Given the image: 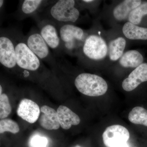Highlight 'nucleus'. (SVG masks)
<instances>
[{"mask_svg":"<svg viewBox=\"0 0 147 147\" xmlns=\"http://www.w3.org/2000/svg\"><path fill=\"white\" fill-rule=\"evenodd\" d=\"M26 38L28 47L43 62L53 66L59 64L51 54L50 47L42 38L39 30L32 29Z\"/></svg>","mask_w":147,"mask_h":147,"instance_id":"39448f33","label":"nucleus"},{"mask_svg":"<svg viewBox=\"0 0 147 147\" xmlns=\"http://www.w3.org/2000/svg\"><path fill=\"white\" fill-rule=\"evenodd\" d=\"M20 128L15 121L10 119H3L0 121V133L3 134L6 131H9L13 134H17Z\"/></svg>","mask_w":147,"mask_h":147,"instance_id":"aec40b11","label":"nucleus"},{"mask_svg":"<svg viewBox=\"0 0 147 147\" xmlns=\"http://www.w3.org/2000/svg\"><path fill=\"white\" fill-rule=\"evenodd\" d=\"M81 52L84 57L90 60H102L108 54V47L105 40L100 36L88 34Z\"/></svg>","mask_w":147,"mask_h":147,"instance_id":"423d86ee","label":"nucleus"},{"mask_svg":"<svg viewBox=\"0 0 147 147\" xmlns=\"http://www.w3.org/2000/svg\"></svg>","mask_w":147,"mask_h":147,"instance_id":"a878e982","label":"nucleus"},{"mask_svg":"<svg viewBox=\"0 0 147 147\" xmlns=\"http://www.w3.org/2000/svg\"><path fill=\"white\" fill-rule=\"evenodd\" d=\"M58 28L63 52L70 55L81 52L88 34L72 24H60Z\"/></svg>","mask_w":147,"mask_h":147,"instance_id":"f257e3e1","label":"nucleus"},{"mask_svg":"<svg viewBox=\"0 0 147 147\" xmlns=\"http://www.w3.org/2000/svg\"><path fill=\"white\" fill-rule=\"evenodd\" d=\"M114 147H129L128 145L127 144V143H123V144H121L117 145Z\"/></svg>","mask_w":147,"mask_h":147,"instance_id":"5701e85b","label":"nucleus"},{"mask_svg":"<svg viewBox=\"0 0 147 147\" xmlns=\"http://www.w3.org/2000/svg\"><path fill=\"white\" fill-rule=\"evenodd\" d=\"M4 2V1H3V0H1L0 1V8H1H1H2Z\"/></svg>","mask_w":147,"mask_h":147,"instance_id":"393cba45","label":"nucleus"},{"mask_svg":"<svg viewBox=\"0 0 147 147\" xmlns=\"http://www.w3.org/2000/svg\"><path fill=\"white\" fill-rule=\"evenodd\" d=\"M128 119L132 123L147 127V110L143 107H134L129 114Z\"/></svg>","mask_w":147,"mask_h":147,"instance_id":"a211bd4d","label":"nucleus"},{"mask_svg":"<svg viewBox=\"0 0 147 147\" xmlns=\"http://www.w3.org/2000/svg\"><path fill=\"white\" fill-rule=\"evenodd\" d=\"M45 1L42 0H24L21 2L18 11V18L24 19L34 15L41 8Z\"/></svg>","mask_w":147,"mask_h":147,"instance_id":"dca6fc26","label":"nucleus"},{"mask_svg":"<svg viewBox=\"0 0 147 147\" xmlns=\"http://www.w3.org/2000/svg\"><path fill=\"white\" fill-rule=\"evenodd\" d=\"M147 14V1H143L131 11L128 17V22L134 25L141 23L143 16Z\"/></svg>","mask_w":147,"mask_h":147,"instance_id":"6ab92c4d","label":"nucleus"},{"mask_svg":"<svg viewBox=\"0 0 147 147\" xmlns=\"http://www.w3.org/2000/svg\"><path fill=\"white\" fill-rule=\"evenodd\" d=\"M143 55L136 50H129L124 53L119 60V63L126 68H136L144 63Z\"/></svg>","mask_w":147,"mask_h":147,"instance_id":"4468645a","label":"nucleus"},{"mask_svg":"<svg viewBox=\"0 0 147 147\" xmlns=\"http://www.w3.org/2000/svg\"><path fill=\"white\" fill-rule=\"evenodd\" d=\"M74 0H59L49 9L51 20L61 24H71L76 22L80 16V11L76 7Z\"/></svg>","mask_w":147,"mask_h":147,"instance_id":"7ed1b4c3","label":"nucleus"},{"mask_svg":"<svg viewBox=\"0 0 147 147\" xmlns=\"http://www.w3.org/2000/svg\"><path fill=\"white\" fill-rule=\"evenodd\" d=\"M11 112L8 96L5 93L0 94V118L1 119L7 117Z\"/></svg>","mask_w":147,"mask_h":147,"instance_id":"412c9836","label":"nucleus"},{"mask_svg":"<svg viewBox=\"0 0 147 147\" xmlns=\"http://www.w3.org/2000/svg\"><path fill=\"white\" fill-rule=\"evenodd\" d=\"M40 109L37 103L30 99L24 98L20 101L17 110V115L24 120L34 123L39 118Z\"/></svg>","mask_w":147,"mask_h":147,"instance_id":"1a4fd4ad","label":"nucleus"},{"mask_svg":"<svg viewBox=\"0 0 147 147\" xmlns=\"http://www.w3.org/2000/svg\"><path fill=\"white\" fill-rule=\"evenodd\" d=\"M141 0H125L117 5L113 11L114 18L118 21H123L128 18L129 13L141 4Z\"/></svg>","mask_w":147,"mask_h":147,"instance_id":"ddd939ff","label":"nucleus"},{"mask_svg":"<svg viewBox=\"0 0 147 147\" xmlns=\"http://www.w3.org/2000/svg\"><path fill=\"white\" fill-rule=\"evenodd\" d=\"M147 82V63H143L134 69L128 77L123 80L122 86L124 90L130 92L136 89L140 84Z\"/></svg>","mask_w":147,"mask_h":147,"instance_id":"9d476101","label":"nucleus"},{"mask_svg":"<svg viewBox=\"0 0 147 147\" xmlns=\"http://www.w3.org/2000/svg\"><path fill=\"white\" fill-rule=\"evenodd\" d=\"M126 45V40L123 37L111 40L108 45V54L110 60L116 61L119 60L124 53Z\"/></svg>","mask_w":147,"mask_h":147,"instance_id":"f3484780","label":"nucleus"},{"mask_svg":"<svg viewBox=\"0 0 147 147\" xmlns=\"http://www.w3.org/2000/svg\"><path fill=\"white\" fill-rule=\"evenodd\" d=\"M102 140L106 147H114L117 145L127 143L129 138L128 129L119 125L108 127L103 132Z\"/></svg>","mask_w":147,"mask_h":147,"instance_id":"6e6552de","label":"nucleus"},{"mask_svg":"<svg viewBox=\"0 0 147 147\" xmlns=\"http://www.w3.org/2000/svg\"><path fill=\"white\" fill-rule=\"evenodd\" d=\"M122 32L124 36L131 40H147V28L139 26L129 22L124 24Z\"/></svg>","mask_w":147,"mask_h":147,"instance_id":"2eb2a0df","label":"nucleus"},{"mask_svg":"<svg viewBox=\"0 0 147 147\" xmlns=\"http://www.w3.org/2000/svg\"><path fill=\"white\" fill-rule=\"evenodd\" d=\"M42 113L40 117V124L47 130H56L60 125L58 120L57 111L47 105H43L40 108Z\"/></svg>","mask_w":147,"mask_h":147,"instance_id":"9b49d317","label":"nucleus"},{"mask_svg":"<svg viewBox=\"0 0 147 147\" xmlns=\"http://www.w3.org/2000/svg\"><path fill=\"white\" fill-rule=\"evenodd\" d=\"M74 85L81 93L89 96H98L107 91V82L102 77L90 73L80 74L74 80Z\"/></svg>","mask_w":147,"mask_h":147,"instance_id":"f03ea898","label":"nucleus"},{"mask_svg":"<svg viewBox=\"0 0 147 147\" xmlns=\"http://www.w3.org/2000/svg\"><path fill=\"white\" fill-rule=\"evenodd\" d=\"M38 21L40 33L50 48L58 53L63 51L59 28L55 22L50 19Z\"/></svg>","mask_w":147,"mask_h":147,"instance_id":"0eeeda50","label":"nucleus"},{"mask_svg":"<svg viewBox=\"0 0 147 147\" xmlns=\"http://www.w3.org/2000/svg\"><path fill=\"white\" fill-rule=\"evenodd\" d=\"M57 115L60 125L64 129H69L72 125H78L81 121L79 116L64 105L59 106Z\"/></svg>","mask_w":147,"mask_h":147,"instance_id":"f8f14e48","label":"nucleus"},{"mask_svg":"<svg viewBox=\"0 0 147 147\" xmlns=\"http://www.w3.org/2000/svg\"><path fill=\"white\" fill-rule=\"evenodd\" d=\"M0 63L8 69L17 68L15 45L11 29L1 31L0 35Z\"/></svg>","mask_w":147,"mask_h":147,"instance_id":"20e7f679","label":"nucleus"},{"mask_svg":"<svg viewBox=\"0 0 147 147\" xmlns=\"http://www.w3.org/2000/svg\"><path fill=\"white\" fill-rule=\"evenodd\" d=\"M82 1L84 3H90L93 2L94 1H93V0H84V1Z\"/></svg>","mask_w":147,"mask_h":147,"instance_id":"b1692460","label":"nucleus"},{"mask_svg":"<svg viewBox=\"0 0 147 147\" xmlns=\"http://www.w3.org/2000/svg\"><path fill=\"white\" fill-rule=\"evenodd\" d=\"M48 140L45 137L36 135L32 137L30 141L32 147H46Z\"/></svg>","mask_w":147,"mask_h":147,"instance_id":"4be33fe9","label":"nucleus"}]
</instances>
